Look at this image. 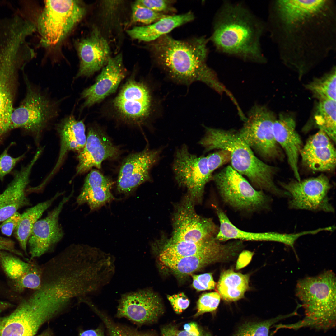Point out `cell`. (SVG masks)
Instances as JSON below:
<instances>
[{
	"instance_id": "obj_27",
	"label": "cell",
	"mask_w": 336,
	"mask_h": 336,
	"mask_svg": "<svg viewBox=\"0 0 336 336\" xmlns=\"http://www.w3.org/2000/svg\"><path fill=\"white\" fill-rule=\"evenodd\" d=\"M60 139L58 158L54 168L46 178L48 180L55 173L67 153L69 151L80 152L86 141L85 126L83 120H78L71 114L61 119L57 126Z\"/></svg>"
},
{
	"instance_id": "obj_6",
	"label": "cell",
	"mask_w": 336,
	"mask_h": 336,
	"mask_svg": "<svg viewBox=\"0 0 336 336\" xmlns=\"http://www.w3.org/2000/svg\"><path fill=\"white\" fill-rule=\"evenodd\" d=\"M24 78L26 93L19 106L12 111L10 130L20 128L37 137L58 117L60 101L51 97L47 91L32 85L25 75Z\"/></svg>"
},
{
	"instance_id": "obj_9",
	"label": "cell",
	"mask_w": 336,
	"mask_h": 336,
	"mask_svg": "<svg viewBox=\"0 0 336 336\" xmlns=\"http://www.w3.org/2000/svg\"><path fill=\"white\" fill-rule=\"evenodd\" d=\"M276 119L266 106L255 105L248 112L244 123L238 132L240 137L251 149L267 160H282V149L273 132Z\"/></svg>"
},
{
	"instance_id": "obj_26",
	"label": "cell",
	"mask_w": 336,
	"mask_h": 336,
	"mask_svg": "<svg viewBox=\"0 0 336 336\" xmlns=\"http://www.w3.org/2000/svg\"><path fill=\"white\" fill-rule=\"evenodd\" d=\"M162 250L160 261L220 251L227 250L234 245V242L223 244L213 236L197 242L176 241L169 238L161 239Z\"/></svg>"
},
{
	"instance_id": "obj_4",
	"label": "cell",
	"mask_w": 336,
	"mask_h": 336,
	"mask_svg": "<svg viewBox=\"0 0 336 336\" xmlns=\"http://www.w3.org/2000/svg\"><path fill=\"white\" fill-rule=\"evenodd\" d=\"M199 143L205 152L216 149L229 151L231 154V167L247 177L257 190L268 192L279 197L286 196V192L274 183L277 168L258 158L238 132L206 127L205 135Z\"/></svg>"
},
{
	"instance_id": "obj_7",
	"label": "cell",
	"mask_w": 336,
	"mask_h": 336,
	"mask_svg": "<svg viewBox=\"0 0 336 336\" xmlns=\"http://www.w3.org/2000/svg\"><path fill=\"white\" fill-rule=\"evenodd\" d=\"M86 10L77 0H46L37 20V28L44 46L60 42L82 19Z\"/></svg>"
},
{
	"instance_id": "obj_30",
	"label": "cell",
	"mask_w": 336,
	"mask_h": 336,
	"mask_svg": "<svg viewBox=\"0 0 336 336\" xmlns=\"http://www.w3.org/2000/svg\"><path fill=\"white\" fill-rule=\"evenodd\" d=\"M237 252V248L234 246L223 251L160 261L176 274L185 276L210 264L229 259Z\"/></svg>"
},
{
	"instance_id": "obj_52",
	"label": "cell",
	"mask_w": 336,
	"mask_h": 336,
	"mask_svg": "<svg viewBox=\"0 0 336 336\" xmlns=\"http://www.w3.org/2000/svg\"><path fill=\"white\" fill-rule=\"evenodd\" d=\"M11 306V303L0 300V311H2L10 308Z\"/></svg>"
},
{
	"instance_id": "obj_25",
	"label": "cell",
	"mask_w": 336,
	"mask_h": 336,
	"mask_svg": "<svg viewBox=\"0 0 336 336\" xmlns=\"http://www.w3.org/2000/svg\"><path fill=\"white\" fill-rule=\"evenodd\" d=\"M296 127V122L293 118L281 114L273 124V132L276 141L286 155L296 180L299 181L301 180L298 162L303 144Z\"/></svg>"
},
{
	"instance_id": "obj_17",
	"label": "cell",
	"mask_w": 336,
	"mask_h": 336,
	"mask_svg": "<svg viewBox=\"0 0 336 336\" xmlns=\"http://www.w3.org/2000/svg\"><path fill=\"white\" fill-rule=\"evenodd\" d=\"M18 256L8 251H0V265L11 291L20 294L26 289H38L41 282L42 267Z\"/></svg>"
},
{
	"instance_id": "obj_48",
	"label": "cell",
	"mask_w": 336,
	"mask_h": 336,
	"mask_svg": "<svg viewBox=\"0 0 336 336\" xmlns=\"http://www.w3.org/2000/svg\"><path fill=\"white\" fill-rule=\"evenodd\" d=\"M184 330L188 333L195 335H200L204 331L194 322H190L185 324L184 325Z\"/></svg>"
},
{
	"instance_id": "obj_21",
	"label": "cell",
	"mask_w": 336,
	"mask_h": 336,
	"mask_svg": "<svg viewBox=\"0 0 336 336\" xmlns=\"http://www.w3.org/2000/svg\"><path fill=\"white\" fill-rule=\"evenodd\" d=\"M76 47L80 64L74 80L92 76L103 68L110 58L108 43L97 28L93 29L87 37L76 42Z\"/></svg>"
},
{
	"instance_id": "obj_49",
	"label": "cell",
	"mask_w": 336,
	"mask_h": 336,
	"mask_svg": "<svg viewBox=\"0 0 336 336\" xmlns=\"http://www.w3.org/2000/svg\"><path fill=\"white\" fill-rule=\"evenodd\" d=\"M78 336H105L102 328L99 327L96 329L82 330Z\"/></svg>"
},
{
	"instance_id": "obj_41",
	"label": "cell",
	"mask_w": 336,
	"mask_h": 336,
	"mask_svg": "<svg viewBox=\"0 0 336 336\" xmlns=\"http://www.w3.org/2000/svg\"><path fill=\"white\" fill-rule=\"evenodd\" d=\"M207 157L208 168L212 174L217 169L230 161L231 154L227 150L220 149L208 155Z\"/></svg>"
},
{
	"instance_id": "obj_16",
	"label": "cell",
	"mask_w": 336,
	"mask_h": 336,
	"mask_svg": "<svg viewBox=\"0 0 336 336\" xmlns=\"http://www.w3.org/2000/svg\"><path fill=\"white\" fill-rule=\"evenodd\" d=\"M73 194L72 192L68 196L63 197L45 217L35 223L27 242L31 259L52 250L63 238L64 233L59 223V216L64 206Z\"/></svg>"
},
{
	"instance_id": "obj_51",
	"label": "cell",
	"mask_w": 336,
	"mask_h": 336,
	"mask_svg": "<svg viewBox=\"0 0 336 336\" xmlns=\"http://www.w3.org/2000/svg\"><path fill=\"white\" fill-rule=\"evenodd\" d=\"M176 336H212L209 332L204 331L202 334L199 335H195L190 334L184 330H178L177 329Z\"/></svg>"
},
{
	"instance_id": "obj_35",
	"label": "cell",
	"mask_w": 336,
	"mask_h": 336,
	"mask_svg": "<svg viewBox=\"0 0 336 336\" xmlns=\"http://www.w3.org/2000/svg\"><path fill=\"white\" fill-rule=\"evenodd\" d=\"M336 73L335 66L329 72L320 77L315 78L305 85V87L319 100L336 101Z\"/></svg>"
},
{
	"instance_id": "obj_14",
	"label": "cell",
	"mask_w": 336,
	"mask_h": 336,
	"mask_svg": "<svg viewBox=\"0 0 336 336\" xmlns=\"http://www.w3.org/2000/svg\"><path fill=\"white\" fill-rule=\"evenodd\" d=\"M56 315L30 296L22 300L10 315L0 318V336H34L43 324Z\"/></svg>"
},
{
	"instance_id": "obj_36",
	"label": "cell",
	"mask_w": 336,
	"mask_h": 336,
	"mask_svg": "<svg viewBox=\"0 0 336 336\" xmlns=\"http://www.w3.org/2000/svg\"><path fill=\"white\" fill-rule=\"evenodd\" d=\"M296 312L260 322H246L241 325L233 336H269L270 328L283 319L296 315Z\"/></svg>"
},
{
	"instance_id": "obj_46",
	"label": "cell",
	"mask_w": 336,
	"mask_h": 336,
	"mask_svg": "<svg viewBox=\"0 0 336 336\" xmlns=\"http://www.w3.org/2000/svg\"><path fill=\"white\" fill-rule=\"evenodd\" d=\"M10 252L18 256L23 257L22 253L17 249L15 242L10 239L0 236V251Z\"/></svg>"
},
{
	"instance_id": "obj_3",
	"label": "cell",
	"mask_w": 336,
	"mask_h": 336,
	"mask_svg": "<svg viewBox=\"0 0 336 336\" xmlns=\"http://www.w3.org/2000/svg\"><path fill=\"white\" fill-rule=\"evenodd\" d=\"M207 43L204 37L181 41L165 35L152 48L159 64L175 80L187 84L199 81L220 94H226L228 90L206 64Z\"/></svg>"
},
{
	"instance_id": "obj_32",
	"label": "cell",
	"mask_w": 336,
	"mask_h": 336,
	"mask_svg": "<svg viewBox=\"0 0 336 336\" xmlns=\"http://www.w3.org/2000/svg\"><path fill=\"white\" fill-rule=\"evenodd\" d=\"M249 276L232 269L222 271L216 285L221 297L228 301H235L242 298L249 289Z\"/></svg>"
},
{
	"instance_id": "obj_28",
	"label": "cell",
	"mask_w": 336,
	"mask_h": 336,
	"mask_svg": "<svg viewBox=\"0 0 336 336\" xmlns=\"http://www.w3.org/2000/svg\"><path fill=\"white\" fill-rule=\"evenodd\" d=\"M112 184L109 178L97 170H92L85 179L77 203H86L92 211L99 208L114 199L111 191Z\"/></svg>"
},
{
	"instance_id": "obj_53",
	"label": "cell",
	"mask_w": 336,
	"mask_h": 336,
	"mask_svg": "<svg viewBox=\"0 0 336 336\" xmlns=\"http://www.w3.org/2000/svg\"><path fill=\"white\" fill-rule=\"evenodd\" d=\"M37 336H53L52 332L49 329H48L43 332Z\"/></svg>"
},
{
	"instance_id": "obj_40",
	"label": "cell",
	"mask_w": 336,
	"mask_h": 336,
	"mask_svg": "<svg viewBox=\"0 0 336 336\" xmlns=\"http://www.w3.org/2000/svg\"><path fill=\"white\" fill-rule=\"evenodd\" d=\"M221 298L217 292L202 294L197 301V311L194 317H197L204 313L215 311L219 305Z\"/></svg>"
},
{
	"instance_id": "obj_38",
	"label": "cell",
	"mask_w": 336,
	"mask_h": 336,
	"mask_svg": "<svg viewBox=\"0 0 336 336\" xmlns=\"http://www.w3.org/2000/svg\"><path fill=\"white\" fill-rule=\"evenodd\" d=\"M96 313L105 324L110 336H154L151 334L140 332L115 324L99 310Z\"/></svg>"
},
{
	"instance_id": "obj_43",
	"label": "cell",
	"mask_w": 336,
	"mask_h": 336,
	"mask_svg": "<svg viewBox=\"0 0 336 336\" xmlns=\"http://www.w3.org/2000/svg\"><path fill=\"white\" fill-rule=\"evenodd\" d=\"M167 298L176 314L181 313L188 307L189 304V300L183 292L172 295H167Z\"/></svg>"
},
{
	"instance_id": "obj_42",
	"label": "cell",
	"mask_w": 336,
	"mask_h": 336,
	"mask_svg": "<svg viewBox=\"0 0 336 336\" xmlns=\"http://www.w3.org/2000/svg\"><path fill=\"white\" fill-rule=\"evenodd\" d=\"M192 277V286L197 291L213 289L216 286L211 273L193 275Z\"/></svg>"
},
{
	"instance_id": "obj_50",
	"label": "cell",
	"mask_w": 336,
	"mask_h": 336,
	"mask_svg": "<svg viewBox=\"0 0 336 336\" xmlns=\"http://www.w3.org/2000/svg\"><path fill=\"white\" fill-rule=\"evenodd\" d=\"M177 329L175 327L172 325L165 326L161 330V336H176Z\"/></svg>"
},
{
	"instance_id": "obj_1",
	"label": "cell",
	"mask_w": 336,
	"mask_h": 336,
	"mask_svg": "<svg viewBox=\"0 0 336 336\" xmlns=\"http://www.w3.org/2000/svg\"><path fill=\"white\" fill-rule=\"evenodd\" d=\"M267 30L282 62L299 77L336 49L334 0H273Z\"/></svg>"
},
{
	"instance_id": "obj_44",
	"label": "cell",
	"mask_w": 336,
	"mask_h": 336,
	"mask_svg": "<svg viewBox=\"0 0 336 336\" xmlns=\"http://www.w3.org/2000/svg\"><path fill=\"white\" fill-rule=\"evenodd\" d=\"M21 216V214L16 212L3 221L0 225L2 233L7 236H10L17 226Z\"/></svg>"
},
{
	"instance_id": "obj_11",
	"label": "cell",
	"mask_w": 336,
	"mask_h": 336,
	"mask_svg": "<svg viewBox=\"0 0 336 336\" xmlns=\"http://www.w3.org/2000/svg\"><path fill=\"white\" fill-rule=\"evenodd\" d=\"M112 105L115 114L120 119L139 125L150 116L153 100L147 85L131 78L123 86L113 100Z\"/></svg>"
},
{
	"instance_id": "obj_10",
	"label": "cell",
	"mask_w": 336,
	"mask_h": 336,
	"mask_svg": "<svg viewBox=\"0 0 336 336\" xmlns=\"http://www.w3.org/2000/svg\"><path fill=\"white\" fill-rule=\"evenodd\" d=\"M280 184L289 194V208L334 213L328 193L331 188L328 178L321 174L300 181L292 180Z\"/></svg>"
},
{
	"instance_id": "obj_12",
	"label": "cell",
	"mask_w": 336,
	"mask_h": 336,
	"mask_svg": "<svg viewBox=\"0 0 336 336\" xmlns=\"http://www.w3.org/2000/svg\"><path fill=\"white\" fill-rule=\"evenodd\" d=\"M172 169L179 185L186 188L195 203L201 201L206 184L212 179L206 157L190 153L184 145L176 152Z\"/></svg>"
},
{
	"instance_id": "obj_23",
	"label": "cell",
	"mask_w": 336,
	"mask_h": 336,
	"mask_svg": "<svg viewBox=\"0 0 336 336\" xmlns=\"http://www.w3.org/2000/svg\"><path fill=\"white\" fill-rule=\"evenodd\" d=\"M119 154L118 148L101 129L90 127L85 145L78 156L77 173L85 172L93 167L100 169L104 161L117 157Z\"/></svg>"
},
{
	"instance_id": "obj_2",
	"label": "cell",
	"mask_w": 336,
	"mask_h": 336,
	"mask_svg": "<svg viewBox=\"0 0 336 336\" xmlns=\"http://www.w3.org/2000/svg\"><path fill=\"white\" fill-rule=\"evenodd\" d=\"M266 23L241 2L226 1L219 8L211 40L219 52L244 61L264 63L260 39Z\"/></svg>"
},
{
	"instance_id": "obj_15",
	"label": "cell",
	"mask_w": 336,
	"mask_h": 336,
	"mask_svg": "<svg viewBox=\"0 0 336 336\" xmlns=\"http://www.w3.org/2000/svg\"><path fill=\"white\" fill-rule=\"evenodd\" d=\"M161 298L153 291L142 289L123 294L119 301L117 316L139 325L156 321L164 311Z\"/></svg>"
},
{
	"instance_id": "obj_31",
	"label": "cell",
	"mask_w": 336,
	"mask_h": 336,
	"mask_svg": "<svg viewBox=\"0 0 336 336\" xmlns=\"http://www.w3.org/2000/svg\"><path fill=\"white\" fill-rule=\"evenodd\" d=\"M194 17L193 13L190 12L181 15L167 16L151 24L135 27L127 30V32L132 39L151 41L166 35L174 28L191 21Z\"/></svg>"
},
{
	"instance_id": "obj_29",
	"label": "cell",
	"mask_w": 336,
	"mask_h": 336,
	"mask_svg": "<svg viewBox=\"0 0 336 336\" xmlns=\"http://www.w3.org/2000/svg\"><path fill=\"white\" fill-rule=\"evenodd\" d=\"M216 213L220 226L216 235L220 241L230 239L255 241H274L289 246L293 242L294 236L292 233H282L276 232H253L241 230L234 225L226 214L221 209H217Z\"/></svg>"
},
{
	"instance_id": "obj_5",
	"label": "cell",
	"mask_w": 336,
	"mask_h": 336,
	"mask_svg": "<svg viewBox=\"0 0 336 336\" xmlns=\"http://www.w3.org/2000/svg\"><path fill=\"white\" fill-rule=\"evenodd\" d=\"M336 277L331 270L299 280L296 296L301 301L305 316L293 324H282V329L309 328L327 331L336 325Z\"/></svg>"
},
{
	"instance_id": "obj_45",
	"label": "cell",
	"mask_w": 336,
	"mask_h": 336,
	"mask_svg": "<svg viewBox=\"0 0 336 336\" xmlns=\"http://www.w3.org/2000/svg\"><path fill=\"white\" fill-rule=\"evenodd\" d=\"M138 1L142 5L157 12L166 11L170 8V1L165 0H143Z\"/></svg>"
},
{
	"instance_id": "obj_37",
	"label": "cell",
	"mask_w": 336,
	"mask_h": 336,
	"mask_svg": "<svg viewBox=\"0 0 336 336\" xmlns=\"http://www.w3.org/2000/svg\"><path fill=\"white\" fill-rule=\"evenodd\" d=\"M167 16L154 11L136 1L132 7V20L134 22L149 25Z\"/></svg>"
},
{
	"instance_id": "obj_22",
	"label": "cell",
	"mask_w": 336,
	"mask_h": 336,
	"mask_svg": "<svg viewBox=\"0 0 336 336\" xmlns=\"http://www.w3.org/2000/svg\"><path fill=\"white\" fill-rule=\"evenodd\" d=\"M41 152L39 150L28 164L12 172V180L0 194V222L17 212L20 208L30 204L26 196V189L32 169Z\"/></svg>"
},
{
	"instance_id": "obj_18",
	"label": "cell",
	"mask_w": 336,
	"mask_h": 336,
	"mask_svg": "<svg viewBox=\"0 0 336 336\" xmlns=\"http://www.w3.org/2000/svg\"><path fill=\"white\" fill-rule=\"evenodd\" d=\"M23 65L18 59L0 56V146L11 132L10 118L14 109L17 74Z\"/></svg>"
},
{
	"instance_id": "obj_20",
	"label": "cell",
	"mask_w": 336,
	"mask_h": 336,
	"mask_svg": "<svg viewBox=\"0 0 336 336\" xmlns=\"http://www.w3.org/2000/svg\"><path fill=\"white\" fill-rule=\"evenodd\" d=\"M127 72L121 54L110 57L94 83L81 93L80 97L84 101L80 110L91 107L114 93L125 77Z\"/></svg>"
},
{
	"instance_id": "obj_47",
	"label": "cell",
	"mask_w": 336,
	"mask_h": 336,
	"mask_svg": "<svg viewBox=\"0 0 336 336\" xmlns=\"http://www.w3.org/2000/svg\"><path fill=\"white\" fill-rule=\"evenodd\" d=\"M253 254L252 252L247 250L242 252L237 262L236 268L239 269L246 266L250 261Z\"/></svg>"
},
{
	"instance_id": "obj_8",
	"label": "cell",
	"mask_w": 336,
	"mask_h": 336,
	"mask_svg": "<svg viewBox=\"0 0 336 336\" xmlns=\"http://www.w3.org/2000/svg\"><path fill=\"white\" fill-rule=\"evenodd\" d=\"M223 201L237 210L248 212L266 209L271 199L255 189L243 176L228 166L212 176Z\"/></svg>"
},
{
	"instance_id": "obj_19",
	"label": "cell",
	"mask_w": 336,
	"mask_h": 336,
	"mask_svg": "<svg viewBox=\"0 0 336 336\" xmlns=\"http://www.w3.org/2000/svg\"><path fill=\"white\" fill-rule=\"evenodd\" d=\"M159 150L147 148L129 155L122 163L117 182L118 192L128 194L150 180V170L157 161Z\"/></svg>"
},
{
	"instance_id": "obj_13",
	"label": "cell",
	"mask_w": 336,
	"mask_h": 336,
	"mask_svg": "<svg viewBox=\"0 0 336 336\" xmlns=\"http://www.w3.org/2000/svg\"><path fill=\"white\" fill-rule=\"evenodd\" d=\"M194 203L188 195L175 207L170 238L176 241L200 242L215 236L219 229L212 219L196 212Z\"/></svg>"
},
{
	"instance_id": "obj_34",
	"label": "cell",
	"mask_w": 336,
	"mask_h": 336,
	"mask_svg": "<svg viewBox=\"0 0 336 336\" xmlns=\"http://www.w3.org/2000/svg\"><path fill=\"white\" fill-rule=\"evenodd\" d=\"M315 123L331 141L336 142V101L320 100L314 115Z\"/></svg>"
},
{
	"instance_id": "obj_33",
	"label": "cell",
	"mask_w": 336,
	"mask_h": 336,
	"mask_svg": "<svg viewBox=\"0 0 336 336\" xmlns=\"http://www.w3.org/2000/svg\"><path fill=\"white\" fill-rule=\"evenodd\" d=\"M61 194L57 193L50 199L27 209L21 214L20 222L14 231V234L21 247L26 255L28 241L35 223L44 212Z\"/></svg>"
},
{
	"instance_id": "obj_24",
	"label": "cell",
	"mask_w": 336,
	"mask_h": 336,
	"mask_svg": "<svg viewBox=\"0 0 336 336\" xmlns=\"http://www.w3.org/2000/svg\"><path fill=\"white\" fill-rule=\"evenodd\" d=\"M303 164L313 171H327L336 166V150L331 140L319 129L307 140L300 152Z\"/></svg>"
},
{
	"instance_id": "obj_39",
	"label": "cell",
	"mask_w": 336,
	"mask_h": 336,
	"mask_svg": "<svg viewBox=\"0 0 336 336\" xmlns=\"http://www.w3.org/2000/svg\"><path fill=\"white\" fill-rule=\"evenodd\" d=\"M15 142H12L0 154V181L3 182L5 177L12 172L16 166L25 157L26 153L14 157L8 153L10 148Z\"/></svg>"
}]
</instances>
